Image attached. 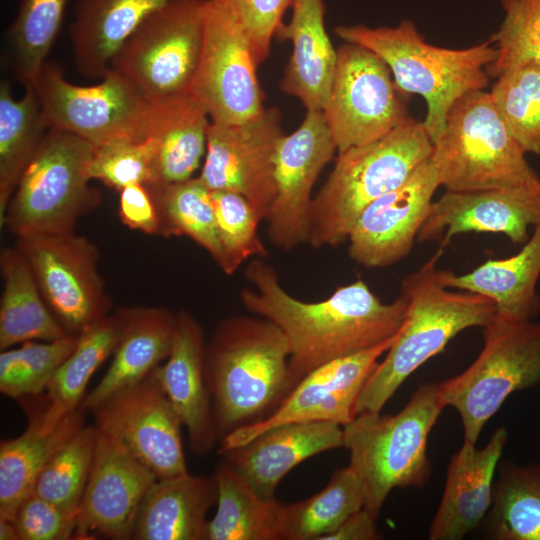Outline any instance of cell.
<instances>
[{"instance_id":"d590c367","label":"cell","mask_w":540,"mask_h":540,"mask_svg":"<svg viewBox=\"0 0 540 540\" xmlns=\"http://www.w3.org/2000/svg\"><path fill=\"white\" fill-rule=\"evenodd\" d=\"M363 508L360 479L349 466L338 469L313 496L296 503H280V540H324Z\"/></svg>"},{"instance_id":"2e32d148","label":"cell","mask_w":540,"mask_h":540,"mask_svg":"<svg viewBox=\"0 0 540 540\" xmlns=\"http://www.w3.org/2000/svg\"><path fill=\"white\" fill-rule=\"evenodd\" d=\"M89 412L100 430L119 439L158 479L188 472L181 436L183 424L155 369Z\"/></svg>"},{"instance_id":"ba28073f","label":"cell","mask_w":540,"mask_h":540,"mask_svg":"<svg viewBox=\"0 0 540 540\" xmlns=\"http://www.w3.org/2000/svg\"><path fill=\"white\" fill-rule=\"evenodd\" d=\"M93 151L88 141L48 128L18 181L1 228L16 238L74 232L79 218L100 202L87 173Z\"/></svg>"},{"instance_id":"30bf717a","label":"cell","mask_w":540,"mask_h":540,"mask_svg":"<svg viewBox=\"0 0 540 540\" xmlns=\"http://www.w3.org/2000/svg\"><path fill=\"white\" fill-rule=\"evenodd\" d=\"M204 0H174L149 16L111 62L150 104L190 94L203 44Z\"/></svg>"},{"instance_id":"f546056e","label":"cell","mask_w":540,"mask_h":540,"mask_svg":"<svg viewBox=\"0 0 540 540\" xmlns=\"http://www.w3.org/2000/svg\"><path fill=\"white\" fill-rule=\"evenodd\" d=\"M539 276L540 223L523 248L511 257L487 260L462 275L439 270L444 286L485 296L494 303L496 313L528 320L540 314L536 291Z\"/></svg>"},{"instance_id":"484cf974","label":"cell","mask_w":540,"mask_h":540,"mask_svg":"<svg viewBox=\"0 0 540 540\" xmlns=\"http://www.w3.org/2000/svg\"><path fill=\"white\" fill-rule=\"evenodd\" d=\"M291 16L276 33L289 40L292 52L280 82L282 91L300 100L307 110L324 108L337 63L325 26L324 0H292Z\"/></svg>"},{"instance_id":"4fadbf2b","label":"cell","mask_w":540,"mask_h":540,"mask_svg":"<svg viewBox=\"0 0 540 540\" xmlns=\"http://www.w3.org/2000/svg\"><path fill=\"white\" fill-rule=\"evenodd\" d=\"M40 293L61 326L78 336L109 315L111 301L98 270L100 253L75 232L17 237Z\"/></svg>"},{"instance_id":"74e56055","label":"cell","mask_w":540,"mask_h":540,"mask_svg":"<svg viewBox=\"0 0 540 540\" xmlns=\"http://www.w3.org/2000/svg\"><path fill=\"white\" fill-rule=\"evenodd\" d=\"M147 189L158 212L159 234L189 237L206 250L222 270L224 255L218 239L211 191L201 180L192 177Z\"/></svg>"},{"instance_id":"e575fe53","label":"cell","mask_w":540,"mask_h":540,"mask_svg":"<svg viewBox=\"0 0 540 540\" xmlns=\"http://www.w3.org/2000/svg\"><path fill=\"white\" fill-rule=\"evenodd\" d=\"M48 127L32 86L15 99L7 81L0 85V222L18 181Z\"/></svg>"},{"instance_id":"f35d334b","label":"cell","mask_w":540,"mask_h":540,"mask_svg":"<svg viewBox=\"0 0 540 540\" xmlns=\"http://www.w3.org/2000/svg\"><path fill=\"white\" fill-rule=\"evenodd\" d=\"M68 0H22L7 39L16 79L30 86L46 62Z\"/></svg>"},{"instance_id":"d6a6232c","label":"cell","mask_w":540,"mask_h":540,"mask_svg":"<svg viewBox=\"0 0 540 540\" xmlns=\"http://www.w3.org/2000/svg\"><path fill=\"white\" fill-rule=\"evenodd\" d=\"M213 478L217 508L208 520L205 540H280L276 498L260 497L224 458Z\"/></svg>"},{"instance_id":"44dd1931","label":"cell","mask_w":540,"mask_h":540,"mask_svg":"<svg viewBox=\"0 0 540 540\" xmlns=\"http://www.w3.org/2000/svg\"><path fill=\"white\" fill-rule=\"evenodd\" d=\"M540 223V183L530 186L472 192L447 191L433 201L417 239H442L441 247L457 234H505L515 243H526L528 229Z\"/></svg>"},{"instance_id":"4dcf8cb0","label":"cell","mask_w":540,"mask_h":540,"mask_svg":"<svg viewBox=\"0 0 540 540\" xmlns=\"http://www.w3.org/2000/svg\"><path fill=\"white\" fill-rule=\"evenodd\" d=\"M81 407L58 424L30 414L26 430L0 444V518L13 520L21 503L33 492L35 482L52 457L85 424Z\"/></svg>"},{"instance_id":"603a6c76","label":"cell","mask_w":540,"mask_h":540,"mask_svg":"<svg viewBox=\"0 0 540 540\" xmlns=\"http://www.w3.org/2000/svg\"><path fill=\"white\" fill-rule=\"evenodd\" d=\"M507 441V428L500 426L482 448L463 441L452 455L429 527L430 540L463 539L485 519L492 504L495 471Z\"/></svg>"},{"instance_id":"5b68a950","label":"cell","mask_w":540,"mask_h":540,"mask_svg":"<svg viewBox=\"0 0 540 540\" xmlns=\"http://www.w3.org/2000/svg\"><path fill=\"white\" fill-rule=\"evenodd\" d=\"M335 34L377 54L403 93L424 98L427 114L423 124L432 142L442 132L452 105L466 93L488 85L486 69L496 57L490 39L464 49L434 46L411 20L396 26L341 25Z\"/></svg>"},{"instance_id":"6da1fadb","label":"cell","mask_w":540,"mask_h":540,"mask_svg":"<svg viewBox=\"0 0 540 540\" xmlns=\"http://www.w3.org/2000/svg\"><path fill=\"white\" fill-rule=\"evenodd\" d=\"M245 277L254 288L240 292L241 303L284 333L293 388L314 369L394 337L406 319L408 304L402 294L383 303L363 280L337 288L325 300L306 302L282 287L263 258L250 261Z\"/></svg>"},{"instance_id":"8fae6325","label":"cell","mask_w":540,"mask_h":540,"mask_svg":"<svg viewBox=\"0 0 540 540\" xmlns=\"http://www.w3.org/2000/svg\"><path fill=\"white\" fill-rule=\"evenodd\" d=\"M407 94L374 52L347 43L337 63L322 113L338 152L374 141L410 118Z\"/></svg>"},{"instance_id":"7402d4cb","label":"cell","mask_w":540,"mask_h":540,"mask_svg":"<svg viewBox=\"0 0 540 540\" xmlns=\"http://www.w3.org/2000/svg\"><path fill=\"white\" fill-rule=\"evenodd\" d=\"M206 343L198 321L188 311L179 310L170 353L155 368L187 431L189 448L197 456L207 455L219 442L205 375Z\"/></svg>"},{"instance_id":"ffe728a7","label":"cell","mask_w":540,"mask_h":540,"mask_svg":"<svg viewBox=\"0 0 540 540\" xmlns=\"http://www.w3.org/2000/svg\"><path fill=\"white\" fill-rule=\"evenodd\" d=\"M439 186L430 158L399 188L370 203L352 226L350 257L368 267H387L406 257Z\"/></svg>"},{"instance_id":"8d00e7d4","label":"cell","mask_w":540,"mask_h":540,"mask_svg":"<svg viewBox=\"0 0 540 540\" xmlns=\"http://www.w3.org/2000/svg\"><path fill=\"white\" fill-rule=\"evenodd\" d=\"M495 540H540V463L501 464L485 517Z\"/></svg>"},{"instance_id":"c3c4849f","label":"cell","mask_w":540,"mask_h":540,"mask_svg":"<svg viewBox=\"0 0 540 540\" xmlns=\"http://www.w3.org/2000/svg\"><path fill=\"white\" fill-rule=\"evenodd\" d=\"M120 192L119 217L130 229L159 234L160 220L153 198L143 184H131Z\"/></svg>"},{"instance_id":"3957f363","label":"cell","mask_w":540,"mask_h":540,"mask_svg":"<svg viewBox=\"0 0 540 540\" xmlns=\"http://www.w3.org/2000/svg\"><path fill=\"white\" fill-rule=\"evenodd\" d=\"M442 248L406 276L401 294L407 300L405 322L383 361L365 382L357 414L381 412L402 383L442 352L451 339L471 327H484L496 314L494 303L469 291H452L439 279L436 262Z\"/></svg>"},{"instance_id":"e0dca14e","label":"cell","mask_w":540,"mask_h":540,"mask_svg":"<svg viewBox=\"0 0 540 540\" xmlns=\"http://www.w3.org/2000/svg\"><path fill=\"white\" fill-rule=\"evenodd\" d=\"M394 337L364 351L326 363L301 379L265 418L229 433L218 454L242 446L275 427L295 422L328 421L344 426L357 415L359 394Z\"/></svg>"},{"instance_id":"4316f807","label":"cell","mask_w":540,"mask_h":540,"mask_svg":"<svg viewBox=\"0 0 540 540\" xmlns=\"http://www.w3.org/2000/svg\"><path fill=\"white\" fill-rule=\"evenodd\" d=\"M174 0H76L69 36L78 71L103 78L139 26Z\"/></svg>"},{"instance_id":"60d3db41","label":"cell","mask_w":540,"mask_h":540,"mask_svg":"<svg viewBox=\"0 0 540 540\" xmlns=\"http://www.w3.org/2000/svg\"><path fill=\"white\" fill-rule=\"evenodd\" d=\"M98 428L84 425L39 474L33 492L77 514L90 475Z\"/></svg>"},{"instance_id":"1f68e13d","label":"cell","mask_w":540,"mask_h":540,"mask_svg":"<svg viewBox=\"0 0 540 540\" xmlns=\"http://www.w3.org/2000/svg\"><path fill=\"white\" fill-rule=\"evenodd\" d=\"M0 273L1 351L27 341L69 336L46 305L26 259L15 245L1 249Z\"/></svg>"},{"instance_id":"d6986e66","label":"cell","mask_w":540,"mask_h":540,"mask_svg":"<svg viewBox=\"0 0 540 540\" xmlns=\"http://www.w3.org/2000/svg\"><path fill=\"white\" fill-rule=\"evenodd\" d=\"M157 479L119 439L98 428L74 538L133 539L140 506Z\"/></svg>"},{"instance_id":"83f0119b","label":"cell","mask_w":540,"mask_h":540,"mask_svg":"<svg viewBox=\"0 0 540 540\" xmlns=\"http://www.w3.org/2000/svg\"><path fill=\"white\" fill-rule=\"evenodd\" d=\"M212 477L189 472L157 479L137 515L135 540H205L207 512L216 503Z\"/></svg>"},{"instance_id":"8992f818","label":"cell","mask_w":540,"mask_h":540,"mask_svg":"<svg viewBox=\"0 0 540 540\" xmlns=\"http://www.w3.org/2000/svg\"><path fill=\"white\" fill-rule=\"evenodd\" d=\"M444 409L438 384L419 386L395 415L363 412L343 427L349 467L361 481L364 509L378 518L390 492L421 488L431 473L428 437Z\"/></svg>"},{"instance_id":"836d02e7","label":"cell","mask_w":540,"mask_h":540,"mask_svg":"<svg viewBox=\"0 0 540 540\" xmlns=\"http://www.w3.org/2000/svg\"><path fill=\"white\" fill-rule=\"evenodd\" d=\"M118 334V320L113 313L78 335L75 348L58 367L46 388L48 401L40 413L44 421L57 424L81 407L89 380L113 354Z\"/></svg>"},{"instance_id":"5bb4252c","label":"cell","mask_w":540,"mask_h":540,"mask_svg":"<svg viewBox=\"0 0 540 540\" xmlns=\"http://www.w3.org/2000/svg\"><path fill=\"white\" fill-rule=\"evenodd\" d=\"M257 67L237 21L215 0H204L203 44L190 94L211 122L239 123L264 110Z\"/></svg>"},{"instance_id":"d4e9b609","label":"cell","mask_w":540,"mask_h":540,"mask_svg":"<svg viewBox=\"0 0 540 540\" xmlns=\"http://www.w3.org/2000/svg\"><path fill=\"white\" fill-rule=\"evenodd\" d=\"M119 334L112 362L103 378L85 396L90 411L108 396L146 378L168 357L176 313L162 307H125L115 313Z\"/></svg>"},{"instance_id":"277c9868","label":"cell","mask_w":540,"mask_h":540,"mask_svg":"<svg viewBox=\"0 0 540 540\" xmlns=\"http://www.w3.org/2000/svg\"><path fill=\"white\" fill-rule=\"evenodd\" d=\"M433 142L413 118L384 136L338 152L334 168L316 196L310 215L311 247H335L347 241L361 212L402 186L431 156Z\"/></svg>"},{"instance_id":"ac0fdd59","label":"cell","mask_w":540,"mask_h":540,"mask_svg":"<svg viewBox=\"0 0 540 540\" xmlns=\"http://www.w3.org/2000/svg\"><path fill=\"white\" fill-rule=\"evenodd\" d=\"M337 151L321 110H307L274 155L275 194L265 221L271 243L290 251L307 243L313 187Z\"/></svg>"},{"instance_id":"b9f144b4","label":"cell","mask_w":540,"mask_h":540,"mask_svg":"<svg viewBox=\"0 0 540 540\" xmlns=\"http://www.w3.org/2000/svg\"><path fill=\"white\" fill-rule=\"evenodd\" d=\"M77 337L27 341L0 353V391L14 399L35 397L46 390L52 376L73 351Z\"/></svg>"},{"instance_id":"f1b7e54d","label":"cell","mask_w":540,"mask_h":540,"mask_svg":"<svg viewBox=\"0 0 540 540\" xmlns=\"http://www.w3.org/2000/svg\"><path fill=\"white\" fill-rule=\"evenodd\" d=\"M210 122L191 94L151 104L144 130L155 146V182L150 187L193 177L206 152Z\"/></svg>"},{"instance_id":"9a60e30c","label":"cell","mask_w":540,"mask_h":540,"mask_svg":"<svg viewBox=\"0 0 540 540\" xmlns=\"http://www.w3.org/2000/svg\"><path fill=\"white\" fill-rule=\"evenodd\" d=\"M284 135L276 108L243 122H210L205 160L198 178L210 190L245 197L265 220L274 199V155Z\"/></svg>"},{"instance_id":"cb8c5ba5","label":"cell","mask_w":540,"mask_h":540,"mask_svg":"<svg viewBox=\"0 0 540 540\" xmlns=\"http://www.w3.org/2000/svg\"><path fill=\"white\" fill-rule=\"evenodd\" d=\"M343 448V427L334 422H295L275 427L222 456L264 499H275L282 479L321 452Z\"/></svg>"},{"instance_id":"ee69618b","label":"cell","mask_w":540,"mask_h":540,"mask_svg":"<svg viewBox=\"0 0 540 540\" xmlns=\"http://www.w3.org/2000/svg\"><path fill=\"white\" fill-rule=\"evenodd\" d=\"M87 173L117 191L136 183L150 187L155 182L154 142L149 136H121L94 146Z\"/></svg>"},{"instance_id":"7c38bea8","label":"cell","mask_w":540,"mask_h":540,"mask_svg":"<svg viewBox=\"0 0 540 540\" xmlns=\"http://www.w3.org/2000/svg\"><path fill=\"white\" fill-rule=\"evenodd\" d=\"M30 86L48 128L70 132L94 146L121 136L144 137L151 104L112 69L100 83L78 86L65 79L60 66L45 62Z\"/></svg>"},{"instance_id":"f907efd6","label":"cell","mask_w":540,"mask_h":540,"mask_svg":"<svg viewBox=\"0 0 540 540\" xmlns=\"http://www.w3.org/2000/svg\"><path fill=\"white\" fill-rule=\"evenodd\" d=\"M0 540H20L13 520L0 518Z\"/></svg>"},{"instance_id":"681fc988","label":"cell","mask_w":540,"mask_h":540,"mask_svg":"<svg viewBox=\"0 0 540 540\" xmlns=\"http://www.w3.org/2000/svg\"><path fill=\"white\" fill-rule=\"evenodd\" d=\"M374 518L364 508L346 519L333 533L324 540H377L381 534Z\"/></svg>"},{"instance_id":"ab89813d","label":"cell","mask_w":540,"mask_h":540,"mask_svg":"<svg viewBox=\"0 0 540 540\" xmlns=\"http://www.w3.org/2000/svg\"><path fill=\"white\" fill-rule=\"evenodd\" d=\"M489 92L510 135L526 153H540V62L516 65Z\"/></svg>"},{"instance_id":"7bdbcfd3","label":"cell","mask_w":540,"mask_h":540,"mask_svg":"<svg viewBox=\"0 0 540 540\" xmlns=\"http://www.w3.org/2000/svg\"><path fill=\"white\" fill-rule=\"evenodd\" d=\"M217 234L224 255L222 271L233 274L244 262L267 256L265 245L258 236L261 219L242 195L211 191Z\"/></svg>"},{"instance_id":"9c48e42d","label":"cell","mask_w":540,"mask_h":540,"mask_svg":"<svg viewBox=\"0 0 540 540\" xmlns=\"http://www.w3.org/2000/svg\"><path fill=\"white\" fill-rule=\"evenodd\" d=\"M482 328L477 358L438 384L441 404L458 412L464 441L475 444L511 394L540 385V323L496 313Z\"/></svg>"},{"instance_id":"7dc6e473","label":"cell","mask_w":540,"mask_h":540,"mask_svg":"<svg viewBox=\"0 0 540 540\" xmlns=\"http://www.w3.org/2000/svg\"><path fill=\"white\" fill-rule=\"evenodd\" d=\"M77 518L32 492L18 507L13 522L20 540H67L75 537Z\"/></svg>"},{"instance_id":"bcb514c9","label":"cell","mask_w":540,"mask_h":540,"mask_svg":"<svg viewBox=\"0 0 540 540\" xmlns=\"http://www.w3.org/2000/svg\"><path fill=\"white\" fill-rule=\"evenodd\" d=\"M244 31L254 60L258 65L269 54L272 39L282 26L283 17L292 0H215Z\"/></svg>"},{"instance_id":"f6af8a7d","label":"cell","mask_w":540,"mask_h":540,"mask_svg":"<svg viewBox=\"0 0 540 540\" xmlns=\"http://www.w3.org/2000/svg\"><path fill=\"white\" fill-rule=\"evenodd\" d=\"M504 18L491 35L496 57L487 67L489 77L527 61L540 62V0H500Z\"/></svg>"},{"instance_id":"52a82bcc","label":"cell","mask_w":540,"mask_h":540,"mask_svg":"<svg viewBox=\"0 0 540 540\" xmlns=\"http://www.w3.org/2000/svg\"><path fill=\"white\" fill-rule=\"evenodd\" d=\"M510 135L489 92L474 90L449 110L430 156L439 186L472 192L530 186L540 177Z\"/></svg>"},{"instance_id":"7a4b0ae2","label":"cell","mask_w":540,"mask_h":540,"mask_svg":"<svg viewBox=\"0 0 540 540\" xmlns=\"http://www.w3.org/2000/svg\"><path fill=\"white\" fill-rule=\"evenodd\" d=\"M289 346L281 329L257 316L216 326L205 349V375L219 441L273 412L293 387Z\"/></svg>"}]
</instances>
